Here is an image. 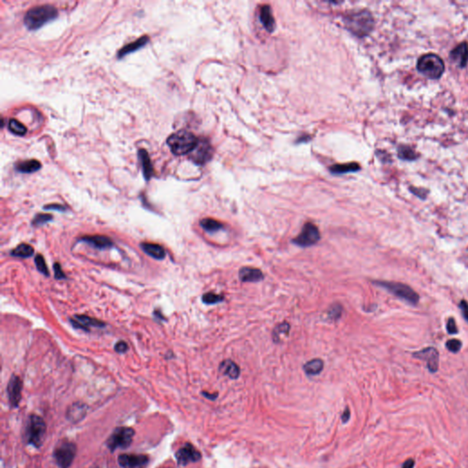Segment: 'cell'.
Segmentation results:
<instances>
[{
	"label": "cell",
	"instance_id": "30bf717a",
	"mask_svg": "<svg viewBox=\"0 0 468 468\" xmlns=\"http://www.w3.org/2000/svg\"><path fill=\"white\" fill-rule=\"evenodd\" d=\"M175 457L180 466H187L190 463H195L201 459V455L192 443H186L184 446L178 449L175 454Z\"/></svg>",
	"mask_w": 468,
	"mask_h": 468
},
{
	"label": "cell",
	"instance_id": "74e56055",
	"mask_svg": "<svg viewBox=\"0 0 468 468\" xmlns=\"http://www.w3.org/2000/svg\"><path fill=\"white\" fill-rule=\"evenodd\" d=\"M459 307L461 309L462 314L465 317V319L468 322V302H467L466 300H462L459 303Z\"/></svg>",
	"mask_w": 468,
	"mask_h": 468
},
{
	"label": "cell",
	"instance_id": "d6a6232c",
	"mask_svg": "<svg viewBox=\"0 0 468 468\" xmlns=\"http://www.w3.org/2000/svg\"><path fill=\"white\" fill-rule=\"evenodd\" d=\"M35 264H36V267L38 271L41 273L42 275H50V272H49V269H48V266H47L46 262L44 260L43 256L41 254H38L36 258H35Z\"/></svg>",
	"mask_w": 468,
	"mask_h": 468
},
{
	"label": "cell",
	"instance_id": "603a6c76",
	"mask_svg": "<svg viewBox=\"0 0 468 468\" xmlns=\"http://www.w3.org/2000/svg\"><path fill=\"white\" fill-rule=\"evenodd\" d=\"M15 167L19 172L29 174V173H34V172L40 170L41 164H40L39 160L28 159V160H24V161H20L19 163H17Z\"/></svg>",
	"mask_w": 468,
	"mask_h": 468
},
{
	"label": "cell",
	"instance_id": "484cf974",
	"mask_svg": "<svg viewBox=\"0 0 468 468\" xmlns=\"http://www.w3.org/2000/svg\"><path fill=\"white\" fill-rule=\"evenodd\" d=\"M200 226L208 232H216L224 228L223 224L211 218H206L200 220Z\"/></svg>",
	"mask_w": 468,
	"mask_h": 468
},
{
	"label": "cell",
	"instance_id": "4fadbf2b",
	"mask_svg": "<svg viewBox=\"0 0 468 468\" xmlns=\"http://www.w3.org/2000/svg\"><path fill=\"white\" fill-rule=\"evenodd\" d=\"M21 390H22V382L20 377L12 375L7 384V391L8 401L14 408H17L21 401Z\"/></svg>",
	"mask_w": 468,
	"mask_h": 468
},
{
	"label": "cell",
	"instance_id": "836d02e7",
	"mask_svg": "<svg viewBox=\"0 0 468 468\" xmlns=\"http://www.w3.org/2000/svg\"><path fill=\"white\" fill-rule=\"evenodd\" d=\"M445 346H446V348L449 351H451L453 353H457L459 350H461L462 342L459 339L452 338L446 342Z\"/></svg>",
	"mask_w": 468,
	"mask_h": 468
},
{
	"label": "cell",
	"instance_id": "e0dca14e",
	"mask_svg": "<svg viewBox=\"0 0 468 468\" xmlns=\"http://www.w3.org/2000/svg\"><path fill=\"white\" fill-rule=\"evenodd\" d=\"M71 322L74 326V328L77 329H82L83 330H89L88 327H105V324L98 319L92 318V317H87V316H76L75 319H72Z\"/></svg>",
	"mask_w": 468,
	"mask_h": 468
},
{
	"label": "cell",
	"instance_id": "cb8c5ba5",
	"mask_svg": "<svg viewBox=\"0 0 468 468\" xmlns=\"http://www.w3.org/2000/svg\"><path fill=\"white\" fill-rule=\"evenodd\" d=\"M260 19L263 23L264 28L266 30L272 32L275 28V20L274 17L271 12V8L269 6H263L261 7L260 11Z\"/></svg>",
	"mask_w": 468,
	"mask_h": 468
},
{
	"label": "cell",
	"instance_id": "5bb4252c",
	"mask_svg": "<svg viewBox=\"0 0 468 468\" xmlns=\"http://www.w3.org/2000/svg\"><path fill=\"white\" fill-rule=\"evenodd\" d=\"M192 159L198 165H203L211 159L212 149L207 140L198 141L196 148L192 152Z\"/></svg>",
	"mask_w": 468,
	"mask_h": 468
},
{
	"label": "cell",
	"instance_id": "7c38bea8",
	"mask_svg": "<svg viewBox=\"0 0 468 468\" xmlns=\"http://www.w3.org/2000/svg\"><path fill=\"white\" fill-rule=\"evenodd\" d=\"M414 358L425 360L430 372L435 373L439 368V353L435 348L429 347L413 354Z\"/></svg>",
	"mask_w": 468,
	"mask_h": 468
},
{
	"label": "cell",
	"instance_id": "4dcf8cb0",
	"mask_svg": "<svg viewBox=\"0 0 468 468\" xmlns=\"http://www.w3.org/2000/svg\"><path fill=\"white\" fill-rule=\"evenodd\" d=\"M289 330H290L289 324L285 323V322H284V323L279 324L276 328L274 330V332H273L274 340L277 342V341L280 340L283 336H286V335L288 334Z\"/></svg>",
	"mask_w": 468,
	"mask_h": 468
},
{
	"label": "cell",
	"instance_id": "d4e9b609",
	"mask_svg": "<svg viewBox=\"0 0 468 468\" xmlns=\"http://www.w3.org/2000/svg\"><path fill=\"white\" fill-rule=\"evenodd\" d=\"M324 369V362L322 359L314 358L303 365L304 372L310 376L318 375Z\"/></svg>",
	"mask_w": 468,
	"mask_h": 468
},
{
	"label": "cell",
	"instance_id": "277c9868",
	"mask_svg": "<svg viewBox=\"0 0 468 468\" xmlns=\"http://www.w3.org/2000/svg\"><path fill=\"white\" fill-rule=\"evenodd\" d=\"M346 25L353 34L364 37L372 30L374 20L372 15L367 10H362L347 17Z\"/></svg>",
	"mask_w": 468,
	"mask_h": 468
},
{
	"label": "cell",
	"instance_id": "8992f818",
	"mask_svg": "<svg viewBox=\"0 0 468 468\" xmlns=\"http://www.w3.org/2000/svg\"><path fill=\"white\" fill-rule=\"evenodd\" d=\"M374 284L389 291L390 294L410 304L415 305L419 302V295L407 284L388 281H374Z\"/></svg>",
	"mask_w": 468,
	"mask_h": 468
},
{
	"label": "cell",
	"instance_id": "83f0119b",
	"mask_svg": "<svg viewBox=\"0 0 468 468\" xmlns=\"http://www.w3.org/2000/svg\"><path fill=\"white\" fill-rule=\"evenodd\" d=\"M398 157L400 159L407 161L416 160L418 158L415 151L409 145H400V147L398 148Z\"/></svg>",
	"mask_w": 468,
	"mask_h": 468
},
{
	"label": "cell",
	"instance_id": "f1b7e54d",
	"mask_svg": "<svg viewBox=\"0 0 468 468\" xmlns=\"http://www.w3.org/2000/svg\"><path fill=\"white\" fill-rule=\"evenodd\" d=\"M360 166L357 163H349V164H338L330 167V170L336 174L347 173V172L358 171L359 170Z\"/></svg>",
	"mask_w": 468,
	"mask_h": 468
},
{
	"label": "cell",
	"instance_id": "ba28073f",
	"mask_svg": "<svg viewBox=\"0 0 468 468\" xmlns=\"http://www.w3.org/2000/svg\"><path fill=\"white\" fill-rule=\"evenodd\" d=\"M135 436V430L130 427H117L108 438L106 445L111 452L116 449H126L130 446Z\"/></svg>",
	"mask_w": 468,
	"mask_h": 468
},
{
	"label": "cell",
	"instance_id": "f35d334b",
	"mask_svg": "<svg viewBox=\"0 0 468 468\" xmlns=\"http://www.w3.org/2000/svg\"><path fill=\"white\" fill-rule=\"evenodd\" d=\"M114 350H115V351H117L118 353H125V352H126L127 350H128V346H127V344H126V342H124V341H119V342L115 345Z\"/></svg>",
	"mask_w": 468,
	"mask_h": 468
},
{
	"label": "cell",
	"instance_id": "4316f807",
	"mask_svg": "<svg viewBox=\"0 0 468 468\" xmlns=\"http://www.w3.org/2000/svg\"><path fill=\"white\" fill-rule=\"evenodd\" d=\"M34 253L33 247L29 244H21L11 251V255L20 258L30 257Z\"/></svg>",
	"mask_w": 468,
	"mask_h": 468
},
{
	"label": "cell",
	"instance_id": "b9f144b4",
	"mask_svg": "<svg viewBox=\"0 0 468 468\" xmlns=\"http://www.w3.org/2000/svg\"><path fill=\"white\" fill-rule=\"evenodd\" d=\"M414 465H415V463L413 459H408L407 461L403 463L402 468H414Z\"/></svg>",
	"mask_w": 468,
	"mask_h": 468
},
{
	"label": "cell",
	"instance_id": "ffe728a7",
	"mask_svg": "<svg viewBox=\"0 0 468 468\" xmlns=\"http://www.w3.org/2000/svg\"><path fill=\"white\" fill-rule=\"evenodd\" d=\"M220 370L223 375L231 378L232 380H236L240 376L241 370L236 363L230 359H226L224 361L220 363Z\"/></svg>",
	"mask_w": 468,
	"mask_h": 468
},
{
	"label": "cell",
	"instance_id": "5b68a950",
	"mask_svg": "<svg viewBox=\"0 0 468 468\" xmlns=\"http://www.w3.org/2000/svg\"><path fill=\"white\" fill-rule=\"evenodd\" d=\"M46 430V423L41 417L35 414L29 416L28 418L25 428V440L27 443L36 448H40L42 445Z\"/></svg>",
	"mask_w": 468,
	"mask_h": 468
},
{
	"label": "cell",
	"instance_id": "7bdbcfd3",
	"mask_svg": "<svg viewBox=\"0 0 468 468\" xmlns=\"http://www.w3.org/2000/svg\"><path fill=\"white\" fill-rule=\"evenodd\" d=\"M350 411L349 408H346L344 413L342 414V422L345 423V422H348L350 420Z\"/></svg>",
	"mask_w": 468,
	"mask_h": 468
},
{
	"label": "cell",
	"instance_id": "ac0fdd59",
	"mask_svg": "<svg viewBox=\"0 0 468 468\" xmlns=\"http://www.w3.org/2000/svg\"><path fill=\"white\" fill-rule=\"evenodd\" d=\"M148 41H149L148 36H143V37H141L140 39H138V40L133 41L131 43L127 44L126 46L123 47V48L119 51L118 55H117L119 59H122L123 57H125L126 55L138 51L141 48H143V47L145 46V44H146Z\"/></svg>",
	"mask_w": 468,
	"mask_h": 468
},
{
	"label": "cell",
	"instance_id": "7402d4cb",
	"mask_svg": "<svg viewBox=\"0 0 468 468\" xmlns=\"http://www.w3.org/2000/svg\"><path fill=\"white\" fill-rule=\"evenodd\" d=\"M142 249L144 250L146 254L149 256L158 259V260H162L165 256V249L159 245V244H149V243H144L141 244Z\"/></svg>",
	"mask_w": 468,
	"mask_h": 468
},
{
	"label": "cell",
	"instance_id": "9c48e42d",
	"mask_svg": "<svg viewBox=\"0 0 468 468\" xmlns=\"http://www.w3.org/2000/svg\"><path fill=\"white\" fill-rule=\"evenodd\" d=\"M320 237V231L317 226L312 222H306L303 225L300 234L293 240V243L300 247H309L317 244Z\"/></svg>",
	"mask_w": 468,
	"mask_h": 468
},
{
	"label": "cell",
	"instance_id": "3957f363",
	"mask_svg": "<svg viewBox=\"0 0 468 468\" xmlns=\"http://www.w3.org/2000/svg\"><path fill=\"white\" fill-rule=\"evenodd\" d=\"M444 62L435 53H427L417 61V70L430 79L438 80L444 73Z\"/></svg>",
	"mask_w": 468,
	"mask_h": 468
},
{
	"label": "cell",
	"instance_id": "d6986e66",
	"mask_svg": "<svg viewBox=\"0 0 468 468\" xmlns=\"http://www.w3.org/2000/svg\"><path fill=\"white\" fill-rule=\"evenodd\" d=\"M83 242L87 244H92L93 247L97 249H106L112 245L111 239L102 235H92V236H85L82 239Z\"/></svg>",
	"mask_w": 468,
	"mask_h": 468
},
{
	"label": "cell",
	"instance_id": "ab89813d",
	"mask_svg": "<svg viewBox=\"0 0 468 468\" xmlns=\"http://www.w3.org/2000/svg\"><path fill=\"white\" fill-rule=\"evenodd\" d=\"M45 210H54V211H66V208L64 206L60 204H50L47 205L44 207Z\"/></svg>",
	"mask_w": 468,
	"mask_h": 468
},
{
	"label": "cell",
	"instance_id": "60d3db41",
	"mask_svg": "<svg viewBox=\"0 0 468 468\" xmlns=\"http://www.w3.org/2000/svg\"><path fill=\"white\" fill-rule=\"evenodd\" d=\"M336 314L337 315V316H338V317H339V316H341V309H340V307H339L338 305H336V306H335V305H334V306H332V309L330 310V317L336 318V317H337L336 316Z\"/></svg>",
	"mask_w": 468,
	"mask_h": 468
},
{
	"label": "cell",
	"instance_id": "e575fe53",
	"mask_svg": "<svg viewBox=\"0 0 468 468\" xmlns=\"http://www.w3.org/2000/svg\"><path fill=\"white\" fill-rule=\"evenodd\" d=\"M52 220H53V216L50 214H38L36 215V217L34 218L32 224L39 226V225L44 224Z\"/></svg>",
	"mask_w": 468,
	"mask_h": 468
},
{
	"label": "cell",
	"instance_id": "ee69618b",
	"mask_svg": "<svg viewBox=\"0 0 468 468\" xmlns=\"http://www.w3.org/2000/svg\"><path fill=\"white\" fill-rule=\"evenodd\" d=\"M202 394L204 397L210 399V400H215L217 398V394H210V393H207V392H202Z\"/></svg>",
	"mask_w": 468,
	"mask_h": 468
},
{
	"label": "cell",
	"instance_id": "8fae6325",
	"mask_svg": "<svg viewBox=\"0 0 468 468\" xmlns=\"http://www.w3.org/2000/svg\"><path fill=\"white\" fill-rule=\"evenodd\" d=\"M149 463V457L145 455H120L118 464L123 468H145Z\"/></svg>",
	"mask_w": 468,
	"mask_h": 468
},
{
	"label": "cell",
	"instance_id": "6da1fadb",
	"mask_svg": "<svg viewBox=\"0 0 468 468\" xmlns=\"http://www.w3.org/2000/svg\"><path fill=\"white\" fill-rule=\"evenodd\" d=\"M58 17V10L52 5H41L27 11L24 24L28 29L36 30Z\"/></svg>",
	"mask_w": 468,
	"mask_h": 468
},
{
	"label": "cell",
	"instance_id": "9a60e30c",
	"mask_svg": "<svg viewBox=\"0 0 468 468\" xmlns=\"http://www.w3.org/2000/svg\"><path fill=\"white\" fill-rule=\"evenodd\" d=\"M450 59L461 68L467 66L468 62V44L462 42L452 50L450 53Z\"/></svg>",
	"mask_w": 468,
	"mask_h": 468
},
{
	"label": "cell",
	"instance_id": "44dd1931",
	"mask_svg": "<svg viewBox=\"0 0 468 468\" xmlns=\"http://www.w3.org/2000/svg\"><path fill=\"white\" fill-rule=\"evenodd\" d=\"M138 158L141 161L143 174H144L145 180H149L154 174L153 165H152L151 159L149 158V155L145 149H140L138 151Z\"/></svg>",
	"mask_w": 468,
	"mask_h": 468
},
{
	"label": "cell",
	"instance_id": "1f68e13d",
	"mask_svg": "<svg viewBox=\"0 0 468 468\" xmlns=\"http://www.w3.org/2000/svg\"><path fill=\"white\" fill-rule=\"evenodd\" d=\"M223 300H224V297L220 295H216L214 293H207L202 297L203 303L207 304H214V303H220Z\"/></svg>",
	"mask_w": 468,
	"mask_h": 468
},
{
	"label": "cell",
	"instance_id": "f546056e",
	"mask_svg": "<svg viewBox=\"0 0 468 468\" xmlns=\"http://www.w3.org/2000/svg\"><path fill=\"white\" fill-rule=\"evenodd\" d=\"M8 129H9L10 132L13 133L14 135L20 136V137L26 135L27 131H28L26 126H24L22 123H20V121H18L17 119H10L9 120Z\"/></svg>",
	"mask_w": 468,
	"mask_h": 468
},
{
	"label": "cell",
	"instance_id": "52a82bcc",
	"mask_svg": "<svg viewBox=\"0 0 468 468\" xmlns=\"http://www.w3.org/2000/svg\"><path fill=\"white\" fill-rule=\"evenodd\" d=\"M77 447L74 442L62 440L55 447L53 457L59 468H69L75 458Z\"/></svg>",
	"mask_w": 468,
	"mask_h": 468
},
{
	"label": "cell",
	"instance_id": "d590c367",
	"mask_svg": "<svg viewBox=\"0 0 468 468\" xmlns=\"http://www.w3.org/2000/svg\"><path fill=\"white\" fill-rule=\"evenodd\" d=\"M446 329H447L449 334H451V335L457 334L458 330H457V327H456V323H455V320L454 317H450V318H449L447 324H446Z\"/></svg>",
	"mask_w": 468,
	"mask_h": 468
},
{
	"label": "cell",
	"instance_id": "7a4b0ae2",
	"mask_svg": "<svg viewBox=\"0 0 468 468\" xmlns=\"http://www.w3.org/2000/svg\"><path fill=\"white\" fill-rule=\"evenodd\" d=\"M166 143L174 155L183 156L192 153L196 148L198 139L192 133L180 130L170 135Z\"/></svg>",
	"mask_w": 468,
	"mask_h": 468
},
{
	"label": "cell",
	"instance_id": "8d00e7d4",
	"mask_svg": "<svg viewBox=\"0 0 468 468\" xmlns=\"http://www.w3.org/2000/svg\"><path fill=\"white\" fill-rule=\"evenodd\" d=\"M54 274H55V278L56 279H64L66 278L64 273L62 272V269L60 267V264H54Z\"/></svg>",
	"mask_w": 468,
	"mask_h": 468
},
{
	"label": "cell",
	"instance_id": "2e32d148",
	"mask_svg": "<svg viewBox=\"0 0 468 468\" xmlns=\"http://www.w3.org/2000/svg\"><path fill=\"white\" fill-rule=\"evenodd\" d=\"M239 277L244 283H257L264 279V274L260 269L246 266L240 270Z\"/></svg>",
	"mask_w": 468,
	"mask_h": 468
}]
</instances>
